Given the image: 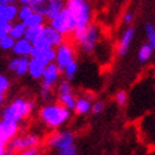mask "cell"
<instances>
[{
	"label": "cell",
	"instance_id": "obj_1",
	"mask_svg": "<svg viewBox=\"0 0 155 155\" xmlns=\"http://www.w3.org/2000/svg\"><path fill=\"white\" fill-rule=\"evenodd\" d=\"M35 108L37 104L33 98L17 97L8 105L3 106V110L0 111V117H2L0 120L19 124L34 114Z\"/></svg>",
	"mask_w": 155,
	"mask_h": 155
},
{
	"label": "cell",
	"instance_id": "obj_2",
	"mask_svg": "<svg viewBox=\"0 0 155 155\" xmlns=\"http://www.w3.org/2000/svg\"><path fill=\"white\" fill-rule=\"evenodd\" d=\"M72 116V111L67 110L66 107L59 105L58 102L44 104L38 110V117L45 127L51 130H57L69 121Z\"/></svg>",
	"mask_w": 155,
	"mask_h": 155
},
{
	"label": "cell",
	"instance_id": "obj_3",
	"mask_svg": "<svg viewBox=\"0 0 155 155\" xmlns=\"http://www.w3.org/2000/svg\"><path fill=\"white\" fill-rule=\"evenodd\" d=\"M64 6L74 20V30H83L91 24L92 8L88 0H64Z\"/></svg>",
	"mask_w": 155,
	"mask_h": 155
},
{
	"label": "cell",
	"instance_id": "obj_4",
	"mask_svg": "<svg viewBox=\"0 0 155 155\" xmlns=\"http://www.w3.org/2000/svg\"><path fill=\"white\" fill-rule=\"evenodd\" d=\"M71 37H73V41L78 44L80 49L84 54H92L100 41V29L97 25L91 23L86 29L74 30Z\"/></svg>",
	"mask_w": 155,
	"mask_h": 155
},
{
	"label": "cell",
	"instance_id": "obj_5",
	"mask_svg": "<svg viewBox=\"0 0 155 155\" xmlns=\"http://www.w3.org/2000/svg\"><path fill=\"white\" fill-rule=\"evenodd\" d=\"M42 143V137L38 134H25V135H17L6 144V153L8 155H15L23 150L39 148Z\"/></svg>",
	"mask_w": 155,
	"mask_h": 155
},
{
	"label": "cell",
	"instance_id": "obj_6",
	"mask_svg": "<svg viewBox=\"0 0 155 155\" xmlns=\"http://www.w3.org/2000/svg\"><path fill=\"white\" fill-rule=\"evenodd\" d=\"M48 25L51 28H53L56 32H58L61 35H63L64 38L71 37L72 33L74 32V28H76L74 20L72 18L71 13L66 9V6L56 18H53L51 21H48Z\"/></svg>",
	"mask_w": 155,
	"mask_h": 155
},
{
	"label": "cell",
	"instance_id": "obj_7",
	"mask_svg": "<svg viewBox=\"0 0 155 155\" xmlns=\"http://www.w3.org/2000/svg\"><path fill=\"white\" fill-rule=\"evenodd\" d=\"M66 42V38L61 35L58 32H56L53 28H51L48 24L43 25L42 33L38 37V39L33 43L34 48H54L56 49L58 45Z\"/></svg>",
	"mask_w": 155,
	"mask_h": 155
},
{
	"label": "cell",
	"instance_id": "obj_8",
	"mask_svg": "<svg viewBox=\"0 0 155 155\" xmlns=\"http://www.w3.org/2000/svg\"><path fill=\"white\" fill-rule=\"evenodd\" d=\"M74 139L76 137H74V134L72 133V131H69V130H57L48 136L45 144H47L48 148L58 151V150L66 148V146H68V145L74 144Z\"/></svg>",
	"mask_w": 155,
	"mask_h": 155
},
{
	"label": "cell",
	"instance_id": "obj_9",
	"mask_svg": "<svg viewBox=\"0 0 155 155\" xmlns=\"http://www.w3.org/2000/svg\"><path fill=\"white\" fill-rule=\"evenodd\" d=\"M56 56H54V63L57 64V67L61 69H63L68 63H71L72 61L76 59V52L72 47V44H69L67 42L62 43L61 45L54 49Z\"/></svg>",
	"mask_w": 155,
	"mask_h": 155
},
{
	"label": "cell",
	"instance_id": "obj_10",
	"mask_svg": "<svg viewBox=\"0 0 155 155\" xmlns=\"http://www.w3.org/2000/svg\"><path fill=\"white\" fill-rule=\"evenodd\" d=\"M61 69L57 67L56 63H49L45 66V69L42 74V83H41V87L43 88H48V90H54L56 87L57 82L59 81V77H61Z\"/></svg>",
	"mask_w": 155,
	"mask_h": 155
},
{
	"label": "cell",
	"instance_id": "obj_11",
	"mask_svg": "<svg viewBox=\"0 0 155 155\" xmlns=\"http://www.w3.org/2000/svg\"><path fill=\"white\" fill-rule=\"evenodd\" d=\"M135 33H136V30H135L134 25H129L127 28L122 30L119 43H117V49H116V53H117L119 57H125L127 54L130 45L135 38Z\"/></svg>",
	"mask_w": 155,
	"mask_h": 155
},
{
	"label": "cell",
	"instance_id": "obj_12",
	"mask_svg": "<svg viewBox=\"0 0 155 155\" xmlns=\"http://www.w3.org/2000/svg\"><path fill=\"white\" fill-rule=\"evenodd\" d=\"M19 124L0 120V144H8L19 133Z\"/></svg>",
	"mask_w": 155,
	"mask_h": 155
},
{
	"label": "cell",
	"instance_id": "obj_13",
	"mask_svg": "<svg viewBox=\"0 0 155 155\" xmlns=\"http://www.w3.org/2000/svg\"><path fill=\"white\" fill-rule=\"evenodd\" d=\"M28 62L29 58L27 57H14L8 63V71L17 77H24L28 73Z\"/></svg>",
	"mask_w": 155,
	"mask_h": 155
},
{
	"label": "cell",
	"instance_id": "obj_14",
	"mask_svg": "<svg viewBox=\"0 0 155 155\" xmlns=\"http://www.w3.org/2000/svg\"><path fill=\"white\" fill-rule=\"evenodd\" d=\"M45 64L44 62H42L41 59H38L35 57H29V62H28V76L30 78H33L35 81L42 78V74L45 69Z\"/></svg>",
	"mask_w": 155,
	"mask_h": 155
},
{
	"label": "cell",
	"instance_id": "obj_15",
	"mask_svg": "<svg viewBox=\"0 0 155 155\" xmlns=\"http://www.w3.org/2000/svg\"><path fill=\"white\" fill-rule=\"evenodd\" d=\"M32 51H33V44L28 42L27 39H24V38H21L19 41H15L14 47L12 49L15 57H27V58L30 57Z\"/></svg>",
	"mask_w": 155,
	"mask_h": 155
},
{
	"label": "cell",
	"instance_id": "obj_16",
	"mask_svg": "<svg viewBox=\"0 0 155 155\" xmlns=\"http://www.w3.org/2000/svg\"><path fill=\"white\" fill-rule=\"evenodd\" d=\"M54 56H56L54 48H34L33 47L32 54H30V57H35L38 59H41L45 64L54 63Z\"/></svg>",
	"mask_w": 155,
	"mask_h": 155
},
{
	"label": "cell",
	"instance_id": "obj_17",
	"mask_svg": "<svg viewBox=\"0 0 155 155\" xmlns=\"http://www.w3.org/2000/svg\"><path fill=\"white\" fill-rule=\"evenodd\" d=\"M91 105H92V98L91 97H86V96L76 97L73 111L80 116L87 115L91 111Z\"/></svg>",
	"mask_w": 155,
	"mask_h": 155
},
{
	"label": "cell",
	"instance_id": "obj_18",
	"mask_svg": "<svg viewBox=\"0 0 155 155\" xmlns=\"http://www.w3.org/2000/svg\"><path fill=\"white\" fill-rule=\"evenodd\" d=\"M17 15H18V5L12 4L6 5L4 8H0V18L4 23H9L13 24L14 21H17Z\"/></svg>",
	"mask_w": 155,
	"mask_h": 155
},
{
	"label": "cell",
	"instance_id": "obj_19",
	"mask_svg": "<svg viewBox=\"0 0 155 155\" xmlns=\"http://www.w3.org/2000/svg\"><path fill=\"white\" fill-rule=\"evenodd\" d=\"M63 9H64V0H52L47 12H45L44 19L47 21H51L53 18H56Z\"/></svg>",
	"mask_w": 155,
	"mask_h": 155
},
{
	"label": "cell",
	"instance_id": "obj_20",
	"mask_svg": "<svg viewBox=\"0 0 155 155\" xmlns=\"http://www.w3.org/2000/svg\"><path fill=\"white\" fill-rule=\"evenodd\" d=\"M154 56V48H151L148 43H144L143 45H140V48L137 51V61L139 63L145 64L153 58Z\"/></svg>",
	"mask_w": 155,
	"mask_h": 155
},
{
	"label": "cell",
	"instance_id": "obj_21",
	"mask_svg": "<svg viewBox=\"0 0 155 155\" xmlns=\"http://www.w3.org/2000/svg\"><path fill=\"white\" fill-rule=\"evenodd\" d=\"M57 102L66 107L67 110L73 111L74 108V102H76V96L73 92H68V94H62V95H56Z\"/></svg>",
	"mask_w": 155,
	"mask_h": 155
},
{
	"label": "cell",
	"instance_id": "obj_22",
	"mask_svg": "<svg viewBox=\"0 0 155 155\" xmlns=\"http://www.w3.org/2000/svg\"><path fill=\"white\" fill-rule=\"evenodd\" d=\"M25 34V27L21 21H14L13 24H10V29H9V37H12L14 41H19L21 38H24Z\"/></svg>",
	"mask_w": 155,
	"mask_h": 155
},
{
	"label": "cell",
	"instance_id": "obj_23",
	"mask_svg": "<svg viewBox=\"0 0 155 155\" xmlns=\"http://www.w3.org/2000/svg\"><path fill=\"white\" fill-rule=\"evenodd\" d=\"M61 73H63L64 76V80L72 82L74 80V77L77 76V73H78V63H77V61H72L71 63H68L63 69L61 71Z\"/></svg>",
	"mask_w": 155,
	"mask_h": 155
},
{
	"label": "cell",
	"instance_id": "obj_24",
	"mask_svg": "<svg viewBox=\"0 0 155 155\" xmlns=\"http://www.w3.org/2000/svg\"><path fill=\"white\" fill-rule=\"evenodd\" d=\"M51 2L52 0H32V3L29 4V6H30V9L33 10V13L41 14L44 17Z\"/></svg>",
	"mask_w": 155,
	"mask_h": 155
},
{
	"label": "cell",
	"instance_id": "obj_25",
	"mask_svg": "<svg viewBox=\"0 0 155 155\" xmlns=\"http://www.w3.org/2000/svg\"><path fill=\"white\" fill-rule=\"evenodd\" d=\"M42 29H43V25H38V27H30V28H25V34H24V39H27L28 42L30 43H34L38 37L41 35L42 33Z\"/></svg>",
	"mask_w": 155,
	"mask_h": 155
},
{
	"label": "cell",
	"instance_id": "obj_26",
	"mask_svg": "<svg viewBox=\"0 0 155 155\" xmlns=\"http://www.w3.org/2000/svg\"><path fill=\"white\" fill-rule=\"evenodd\" d=\"M45 23V19L43 15L41 14H37V13H33L30 17L23 21V24H24L25 28H30V27H38V25H44Z\"/></svg>",
	"mask_w": 155,
	"mask_h": 155
},
{
	"label": "cell",
	"instance_id": "obj_27",
	"mask_svg": "<svg viewBox=\"0 0 155 155\" xmlns=\"http://www.w3.org/2000/svg\"><path fill=\"white\" fill-rule=\"evenodd\" d=\"M144 30L146 33V38H148V44L151 48L155 49V27L153 23H146Z\"/></svg>",
	"mask_w": 155,
	"mask_h": 155
},
{
	"label": "cell",
	"instance_id": "obj_28",
	"mask_svg": "<svg viewBox=\"0 0 155 155\" xmlns=\"http://www.w3.org/2000/svg\"><path fill=\"white\" fill-rule=\"evenodd\" d=\"M32 14H33V10L30 9V6H29V5H20V6H18L17 20L23 23L24 20H27Z\"/></svg>",
	"mask_w": 155,
	"mask_h": 155
},
{
	"label": "cell",
	"instance_id": "obj_29",
	"mask_svg": "<svg viewBox=\"0 0 155 155\" xmlns=\"http://www.w3.org/2000/svg\"><path fill=\"white\" fill-rule=\"evenodd\" d=\"M129 101V95H127V92L126 91H124V90H120L117 91L115 94V102L117 106L122 107V106H125Z\"/></svg>",
	"mask_w": 155,
	"mask_h": 155
},
{
	"label": "cell",
	"instance_id": "obj_30",
	"mask_svg": "<svg viewBox=\"0 0 155 155\" xmlns=\"http://www.w3.org/2000/svg\"><path fill=\"white\" fill-rule=\"evenodd\" d=\"M105 108H106L105 101H102V100H96V101H92L90 112H92L94 115H100L105 111Z\"/></svg>",
	"mask_w": 155,
	"mask_h": 155
},
{
	"label": "cell",
	"instance_id": "obj_31",
	"mask_svg": "<svg viewBox=\"0 0 155 155\" xmlns=\"http://www.w3.org/2000/svg\"><path fill=\"white\" fill-rule=\"evenodd\" d=\"M10 86H12V82L9 80V77L0 73V95H6Z\"/></svg>",
	"mask_w": 155,
	"mask_h": 155
},
{
	"label": "cell",
	"instance_id": "obj_32",
	"mask_svg": "<svg viewBox=\"0 0 155 155\" xmlns=\"http://www.w3.org/2000/svg\"><path fill=\"white\" fill-rule=\"evenodd\" d=\"M14 43H15V41L13 39L12 37L5 35L4 38L0 39V49H3V51H12L13 47H14Z\"/></svg>",
	"mask_w": 155,
	"mask_h": 155
},
{
	"label": "cell",
	"instance_id": "obj_33",
	"mask_svg": "<svg viewBox=\"0 0 155 155\" xmlns=\"http://www.w3.org/2000/svg\"><path fill=\"white\" fill-rule=\"evenodd\" d=\"M53 90H48V88H43L41 87L39 90V96L42 98V101L48 104V102H52V98H53Z\"/></svg>",
	"mask_w": 155,
	"mask_h": 155
},
{
	"label": "cell",
	"instance_id": "obj_34",
	"mask_svg": "<svg viewBox=\"0 0 155 155\" xmlns=\"http://www.w3.org/2000/svg\"><path fill=\"white\" fill-rule=\"evenodd\" d=\"M58 155H77V146L74 144L68 145L66 148L58 150Z\"/></svg>",
	"mask_w": 155,
	"mask_h": 155
},
{
	"label": "cell",
	"instance_id": "obj_35",
	"mask_svg": "<svg viewBox=\"0 0 155 155\" xmlns=\"http://www.w3.org/2000/svg\"><path fill=\"white\" fill-rule=\"evenodd\" d=\"M134 19H135V15H134V13H131V12H126V13H124V15H122L124 24L131 25L134 23Z\"/></svg>",
	"mask_w": 155,
	"mask_h": 155
},
{
	"label": "cell",
	"instance_id": "obj_36",
	"mask_svg": "<svg viewBox=\"0 0 155 155\" xmlns=\"http://www.w3.org/2000/svg\"><path fill=\"white\" fill-rule=\"evenodd\" d=\"M9 29H10L9 23H2V24H0V39L9 34Z\"/></svg>",
	"mask_w": 155,
	"mask_h": 155
},
{
	"label": "cell",
	"instance_id": "obj_37",
	"mask_svg": "<svg viewBox=\"0 0 155 155\" xmlns=\"http://www.w3.org/2000/svg\"><path fill=\"white\" fill-rule=\"evenodd\" d=\"M15 155H39V148H32V149H27L23 150Z\"/></svg>",
	"mask_w": 155,
	"mask_h": 155
},
{
	"label": "cell",
	"instance_id": "obj_38",
	"mask_svg": "<svg viewBox=\"0 0 155 155\" xmlns=\"http://www.w3.org/2000/svg\"><path fill=\"white\" fill-rule=\"evenodd\" d=\"M12 4H18L17 0H0V8H4L6 5H12Z\"/></svg>",
	"mask_w": 155,
	"mask_h": 155
},
{
	"label": "cell",
	"instance_id": "obj_39",
	"mask_svg": "<svg viewBox=\"0 0 155 155\" xmlns=\"http://www.w3.org/2000/svg\"><path fill=\"white\" fill-rule=\"evenodd\" d=\"M0 155H8V153H6V145L5 144H0Z\"/></svg>",
	"mask_w": 155,
	"mask_h": 155
},
{
	"label": "cell",
	"instance_id": "obj_40",
	"mask_svg": "<svg viewBox=\"0 0 155 155\" xmlns=\"http://www.w3.org/2000/svg\"><path fill=\"white\" fill-rule=\"evenodd\" d=\"M6 101V95H0V107H3Z\"/></svg>",
	"mask_w": 155,
	"mask_h": 155
},
{
	"label": "cell",
	"instance_id": "obj_41",
	"mask_svg": "<svg viewBox=\"0 0 155 155\" xmlns=\"http://www.w3.org/2000/svg\"><path fill=\"white\" fill-rule=\"evenodd\" d=\"M17 2L20 4V5H29L32 3V0H17Z\"/></svg>",
	"mask_w": 155,
	"mask_h": 155
}]
</instances>
